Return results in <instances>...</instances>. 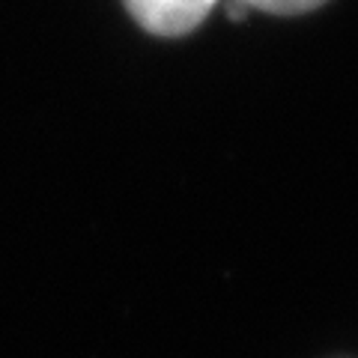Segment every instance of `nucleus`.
I'll return each instance as SVG.
<instances>
[{"label":"nucleus","instance_id":"nucleus-1","mask_svg":"<svg viewBox=\"0 0 358 358\" xmlns=\"http://www.w3.org/2000/svg\"><path fill=\"white\" fill-rule=\"evenodd\" d=\"M131 18L155 36H185L209 15L215 0H122Z\"/></svg>","mask_w":358,"mask_h":358},{"label":"nucleus","instance_id":"nucleus-2","mask_svg":"<svg viewBox=\"0 0 358 358\" xmlns=\"http://www.w3.org/2000/svg\"><path fill=\"white\" fill-rule=\"evenodd\" d=\"M242 3L263 9V13H272V15H301V13H310V9L322 6L326 0H242Z\"/></svg>","mask_w":358,"mask_h":358}]
</instances>
